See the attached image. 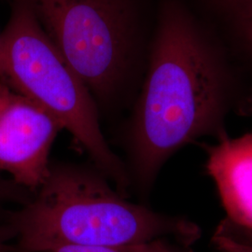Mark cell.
<instances>
[{
	"mask_svg": "<svg viewBox=\"0 0 252 252\" xmlns=\"http://www.w3.org/2000/svg\"><path fill=\"white\" fill-rule=\"evenodd\" d=\"M211 242L219 252H252V231L236 225L227 218L223 219L212 235ZM159 252H184L159 240Z\"/></svg>",
	"mask_w": 252,
	"mask_h": 252,
	"instance_id": "8",
	"label": "cell"
},
{
	"mask_svg": "<svg viewBox=\"0 0 252 252\" xmlns=\"http://www.w3.org/2000/svg\"><path fill=\"white\" fill-rule=\"evenodd\" d=\"M0 80L56 118L97 170L124 193L129 171L101 130L98 106L79 76L36 17L26 0H14L0 36Z\"/></svg>",
	"mask_w": 252,
	"mask_h": 252,
	"instance_id": "4",
	"label": "cell"
},
{
	"mask_svg": "<svg viewBox=\"0 0 252 252\" xmlns=\"http://www.w3.org/2000/svg\"><path fill=\"white\" fill-rule=\"evenodd\" d=\"M201 147L226 218L252 231V132L235 138L226 135Z\"/></svg>",
	"mask_w": 252,
	"mask_h": 252,
	"instance_id": "6",
	"label": "cell"
},
{
	"mask_svg": "<svg viewBox=\"0 0 252 252\" xmlns=\"http://www.w3.org/2000/svg\"><path fill=\"white\" fill-rule=\"evenodd\" d=\"M63 129L45 108L0 80V171L35 193L49 175L51 150Z\"/></svg>",
	"mask_w": 252,
	"mask_h": 252,
	"instance_id": "5",
	"label": "cell"
},
{
	"mask_svg": "<svg viewBox=\"0 0 252 252\" xmlns=\"http://www.w3.org/2000/svg\"><path fill=\"white\" fill-rule=\"evenodd\" d=\"M232 33L238 52L235 55L252 73V18Z\"/></svg>",
	"mask_w": 252,
	"mask_h": 252,
	"instance_id": "10",
	"label": "cell"
},
{
	"mask_svg": "<svg viewBox=\"0 0 252 252\" xmlns=\"http://www.w3.org/2000/svg\"><path fill=\"white\" fill-rule=\"evenodd\" d=\"M207 24L216 23L234 32L252 18V0H192ZM195 11V10H194Z\"/></svg>",
	"mask_w": 252,
	"mask_h": 252,
	"instance_id": "7",
	"label": "cell"
},
{
	"mask_svg": "<svg viewBox=\"0 0 252 252\" xmlns=\"http://www.w3.org/2000/svg\"><path fill=\"white\" fill-rule=\"evenodd\" d=\"M159 240H155L149 243L113 246V247L62 246V247H56L45 252H159V249H158Z\"/></svg>",
	"mask_w": 252,
	"mask_h": 252,
	"instance_id": "9",
	"label": "cell"
},
{
	"mask_svg": "<svg viewBox=\"0 0 252 252\" xmlns=\"http://www.w3.org/2000/svg\"><path fill=\"white\" fill-rule=\"evenodd\" d=\"M33 195V191L0 175V206L5 203H18L23 206L28 203Z\"/></svg>",
	"mask_w": 252,
	"mask_h": 252,
	"instance_id": "11",
	"label": "cell"
},
{
	"mask_svg": "<svg viewBox=\"0 0 252 252\" xmlns=\"http://www.w3.org/2000/svg\"><path fill=\"white\" fill-rule=\"evenodd\" d=\"M6 222L16 232L18 252L56 247H113L175 238L189 247L200 238L187 219L127 201L101 173L75 164H52L32 199Z\"/></svg>",
	"mask_w": 252,
	"mask_h": 252,
	"instance_id": "2",
	"label": "cell"
},
{
	"mask_svg": "<svg viewBox=\"0 0 252 252\" xmlns=\"http://www.w3.org/2000/svg\"><path fill=\"white\" fill-rule=\"evenodd\" d=\"M97 106L122 98L144 75L145 0H26Z\"/></svg>",
	"mask_w": 252,
	"mask_h": 252,
	"instance_id": "3",
	"label": "cell"
},
{
	"mask_svg": "<svg viewBox=\"0 0 252 252\" xmlns=\"http://www.w3.org/2000/svg\"><path fill=\"white\" fill-rule=\"evenodd\" d=\"M252 114V73L186 0H159L130 122L131 181L148 192L174 154L228 135L227 119Z\"/></svg>",
	"mask_w": 252,
	"mask_h": 252,
	"instance_id": "1",
	"label": "cell"
}]
</instances>
